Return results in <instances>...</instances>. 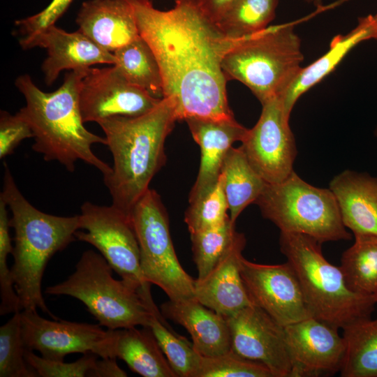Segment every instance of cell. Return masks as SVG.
Instances as JSON below:
<instances>
[{
  "label": "cell",
  "mask_w": 377,
  "mask_h": 377,
  "mask_svg": "<svg viewBox=\"0 0 377 377\" xmlns=\"http://www.w3.org/2000/svg\"><path fill=\"white\" fill-rule=\"evenodd\" d=\"M33 138L28 122L18 113L15 115L1 110L0 115V158L12 154L20 142Z\"/></svg>",
  "instance_id": "cell-38"
},
{
  "label": "cell",
  "mask_w": 377,
  "mask_h": 377,
  "mask_svg": "<svg viewBox=\"0 0 377 377\" xmlns=\"http://www.w3.org/2000/svg\"><path fill=\"white\" fill-rule=\"evenodd\" d=\"M174 101L163 98L151 111L138 117H112L99 121L112 153V172L103 176L112 204L131 215L165 164V142L177 121Z\"/></svg>",
  "instance_id": "cell-2"
},
{
  "label": "cell",
  "mask_w": 377,
  "mask_h": 377,
  "mask_svg": "<svg viewBox=\"0 0 377 377\" xmlns=\"http://www.w3.org/2000/svg\"><path fill=\"white\" fill-rule=\"evenodd\" d=\"M73 0H52L40 12L28 17L18 20L15 25L21 34L19 43L23 49H27L29 43L37 36L55 22L66 12Z\"/></svg>",
  "instance_id": "cell-37"
},
{
  "label": "cell",
  "mask_w": 377,
  "mask_h": 377,
  "mask_svg": "<svg viewBox=\"0 0 377 377\" xmlns=\"http://www.w3.org/2000/svg\"><path fill=\"white\" fill-rule=\"evenodd\" d=\"M131 218L145 280L161 288L170 300L195 297V279L179 263L170 232L168 213L159 194L149 188L133 208Z\"/></svg>",
  "instance_id": "cell-9"
},
{
  "label": "cell",
  "mask_w": 377,
  "mask_h": 377,
  "mask_svg": "<svg viewBox=\"0 0 377 377\" xmlns=\"http://www.w3.org/2000/svg\"><path fill=\"white\" fill-rule=\"evenodd\" d=\"M256 125L241 142L249 163L267 184L282 182L294 170L295 137L280 98L262 105Z\"/></svg>",
  "instance_id": "cell-11"
},
{
  "label": "cell",
  "mask_w": 377,
  "mask_h": 377,
  "mask_svg": "<svg viewBox=\"0 0 377 377\" xmlns=\"http://www.w3.org/2000/svg\"><path fill=\"white\" fill-rule=\"evenodd\" d=\"M79 214L77 240L94 246L124 281L136 288L146 281L140 266V253L131 215L114 206L98 205L86 201Z\"/></svg>",
  "instance_id": "cell-10"
},
{
  "label": "cell",
  "mask_w": 377,
  "mask_h": 377,
  "mask_svg": "<svg viewBox=\"0 0 377 377\" xmlns=\"http://www.w3.org/2000/svg\"><path fill=\"white\" fill-rule=\"evenodd\" d=\"M46 49L47 57L42 64L46 84H52L64 70L86 71L98 64H114L108 52L77 30L67 32L54 25L46 29L29 43L27 49Z\"/></svg>",
  "instance_id": "cell-18"
},
{
  "label": "cell",
  "mask_w": 377,
  "mask_h": 377,
  "mask_svg": "<svg viewBox=\"0 0 377 377\" xmlns=\"http://www.w3.org/2000/svg\"><path fill=\"white\" fill-rule=\"evenodd\" d=\"M329 188L346 228L354 235L377 236V177L346 170L333 177Z\"/></svg>",
  "instance_id": "cell-22"
},
{
  "label": "cell",
  "mask_w": 377,
  "mask_h": 377,
  "mask_svg": "<svg viewBox=\"0 0 377 377\" xmlns=\"http://www.w3.org/2000/svg\"><path fill=\"white\" fill-rule=\"evenodd\" d=\"M370 39H374L372 15L360 18L357 26L348 34L335 36L328 51L309 66L303 67L281 98L286 115L290 117L299 98L334 71L353 48Z\"/></svg>",
  "instance_id": "cell-24"
},
{
  "label": "cell",
  "mask_w": 377,
  "mask_h": 377,
  "mask_svg": "<svg viewBox=\"0 0 377 377\" xmlns=\"http://www.w3.org/2000/svg\"><path fill=\"white\" fill-rule=\"evenodd\" d=\"M200 149V163L188 202L198 198L218 181L224 158L235 142H242L248 130L234 117L188 118L185 120Z\"/></svg>",
  "instance_id": "cell-19"
},
{
  "label": "cell",
  "mask_w": 377,
  "mask_h": 377,
  "mask_svg": "<svg viewBox=\"0 0 377 377\" xmlns=\"http://www.w3.org/2000/svg\"><path fill=\"white\" fill-rule=\"evenodd\" d=\"M237 0H198L204 13L216 24L230 9Z\"/></svg>",
  "instance_id": "cell-39"
},
{
  "label": "cell",
  "mask_w": 377,
  "mask_h": 377,
  "mask_svg": "<svg viewBox=\"0 0 377 377\" xmlns=\"http://www.w3.org/2000/svg\"><path fill=\"white\" fill-rule=\"evenodd\" d=\"M76 23L80 31L110 52L140 36L133 8L127 0L84 1Z\"/></svg>",
  "instance_id": "cell-20"
},
{
  "label": "cell",
  "mask_w": 377,
  "mask_h": 377,
  "mask_svg": "<svg viewBox=\"0 0 377 377\" xmlns=\"http://www.w3.org/2000/svg\"><path fill=\"white\" fill-rule=\"evenodd\" d=\"M240 274L252 304L280 325L285 327L312 317L298 279L288 262L260 264L242 256Z\"/></svg>",
  "instance_id": "cell-14"
},
{
  "label": "cell",
  "mask_w": 377,
  "mask_h": 377,
  "mask_svg": "<svg viewBox=\"0 0 377 377\" xmlns=\"http://www.w3.org/2000/svg\"><path fill=\"white\" fill-rule=\"evenodd\" d=\"M346 352L342 377H377V318L357 320L343 328Z\"/></svg>",
  "instance_id": "cell-26"
},
{
  "label": "cell",
  "mask_w": 377,
  "mask_h": 377,
  "mask_svg": "<svg viewBox=\"0 0 377 377\" xmlns=\"http://www.w3.org/2000/svg\"><path fill=\"white\" fill-rule=\"evenodd\" d=\"M374 298L377 303V292L374 295Z\"/></svg>",
  "instance_id": "cell-43"
},
{
  "label": "cell",
  "mask_w": 377,
  "mask_h": 377,
  "mask_svg": "<svg viewBox=\"0 0 377 377\" xmlns=\"http://www.w3.org/2000/svg\"><path fill=\"white\" fill-rule=\"evenodd\" d=\"M226 319L230 334L231 350L263 364L274 377H290L292 366L283 325L254 304Z\"/></svg>",
  "instance_id": "cell-15"
},
{
  "label": "cell",
  "mask_w": 377,
  "mask_h": 377,
  "mask_svg": "<svg viewBox=\"0 0 377 377\" xmlns=\"http://www.w3.org/2000/svg\"><path fill=\"white\" fill-rule=\"evenodd\" d=\"M149 327L176 376L194 377L202 356L193 343L168 325L158 307L153 312Z\"/></svg>",
  "instance_id": "cell-29"
},
{
  "label": "cell",
  "mask_w": 377,
  "mask_h": 377,
  "mask_svg": "<svg viewBox=\"0 0 377 377\" xmlns=\"http://www.w3.org/2000/svg\"><path fill=\"white\" fill-rule=\"evenodd\" d=\"M245 245L244 235L236 232L213 269L204 278L195 279V298L225 318L253 304L240 274V260Z\"/></svg>",
  "instance_id": "cell-17"
},
{
  "label": "cell",
  "mask_w": 377,
  "mask_h": 377,
  "mask_svg": "<svg viewBox=\"0 0 377 377\" xmlns=\"http://www.w3.org/2000/svg\"><path fill=\"white\" fill-rule=\"evenodd\" d=\"M354 236L353 244L341 256L340 268L350 290L374 296L377 292V236Z\"/></svg>",
  "instance_id": "cell-28"
},
{
  "label": "cell",
  "mask_w": 377,
  "mask_h": 377,
  "mask_svg": "<svg viewBox=\"0 0 377 377\" xmlns=\"http://www.w3.org/2000/svg\"><path fill=\"white\" fill-rule=\"evenodd\" d=\"M278 0H237L217 24L228 36H248L268 27L275 16Z\"/></svg>",
  "instance_id": "cell-30"
},
{
  "label": "cell",
  "mask_w": 377,
  "mask_h": 377,
  "mask_svg": "<svg viewBox=\"0 0 377 377\" xmlns=\"http://www.w3.org/2000/svg\"><path fill=\"white\" fill-rule=\"evenodd\" d=\"M194 377H274L267 367L244 358L232 350L202 357Z\"/></svg>",
  "instance_id": "cell-34"
},
{
  "label": "cell",
  "mask_w": 377,
  "mask_h": 377,
  "mask_svg": "<svg viewBox=\"0 0 377 377\" xmlns=\"http://www.w3.org/2000/svg\"><path fill=\"white\" fill-rule=\"evenodd\" d=\"M20 320L25 348L39 352L45 359L64 361L68 354L86 353L107 357L110 332L99 324L50 320L41 317L37 310H23Z\"/></svg>",
  "instance_id": "cell-12"
},
{
  "label": "cell",
  "mask_w": 377,
  "mask_h": 377,
  "mask_svg": "<svg viewBox=\"0 0 377 377\" xmlns=\"http://www.w3.org/2000/svg\"><path fill=\"white\" fill-rule=\"evenodd\" d=\"M236 230L229 218L223 223L191 234L197 279L204 278L216 265L232 242Z\"/></svg>",
  "instance_id": "cell-31"
},
{
  "label": "cell",
  "mask_w": 377,
  "mask_h": 377,
  "mask_svg": "<svg viewBox=\"0 0 377 377\" xmlns=\"http://www.w3.org/2000/svg\"><path fill=\"white\" fill-rule=\"evenodd\" d=\"M223 190V179L220 174L216 183L205 193L189 202L184 221L190 234L218 226L230 216Z\"/></svg>",
  "instance_id": "cell-32"
},
{
  "label": "cell",
  "mask_w": 377,
  "mask_h": 377,
  "mask_svg": "<svg viewBox=\"0 0 377 377\" xmlns=\"http://www.w3.org/2000/svg\"><path fill=\"white\" fill-rule=\"evenodd\" d=\"M10 218L8 212H0V315L22 311L21 304L15 289L11 269L7 259L13 246L10 235Z\"/></svg>",
  "instance_id": "cell-35"
},
{
  "label": "cell",
  "mask_w": 377,
  "mask_h": 377,
  "mask_svg": "<svg viewBox=\"0 0 377 377\" xmlns=\"http://www.w3.org/2000/svg\"><path fill=\"white\" fill-rule=\"evenodd\" d=\"M161 312L165 318L187 330L194 348L202 356H216L230 350V334L226 318L195 297L169 300L161 304Z\"/></svg>",
  "instance_id": "cell-21"
},
{
  "label": "cell",
  "mask_w": 377,
  "mask_h": 377,
  "mask_svg": "<svg viewBox=\"0 0 377 377\" xmlns=\"http://www.w3.org/2000/svg\"><path fill=\"white\" fill-rule=\"evenodd\" d=\"M308 3L313 4L316 7H320L323 5V0H306Z\"/></svg>",
  "instance_id": "cell-42"
},
{
  "label": "cell",
  "mask_w": 377,
  "mask_h": 377,
  "mask_svg": "<svg viewBox=\"0 0 377 377\" xmlns=\"http://www.w3.org/2000/svg\"><path fill=\"white\" fill-rule=\"evenodd\" d=\"M221 175L230 219L235 223L242 211L256 202L267 183L251 165L241 147L229 149Z\"/></svg>",
  "instance_id": "cell-25"
},
{
  "label": "cell",
  "mask_w": 377,
  "mask_h": 377,
  "mask_svg": "<svg viewBox=\"0 0 377 377\" xmlns=\"http://www.w3.org/2000/svg\"><path fill=\"white\" fill-rule=\"evenodd\" d=\"M374 135H375L376 137H377V126H376V128L374 130Z\"/></svg>",
  "instance_id": "cell-44"
},
{
  "label": "cell",
  "mask_w": 377,
  "mask_h": 377,
  "mask_svg": "<svg viewBox=\"0 0 377 377\" xmlns=\"http://www.w3.org/2000/svg\"><path fill=\"white\" fill-rule=\"evenodd\" d=\"M0 198L12 214L10 226L14 230L15 244L10 269L22 311L38 309L57 320L43 297V276L50 259L76 239L79 215L55 216L34 207L19 190L6 163Z\"/></svg>",
  "instance_id": "cell-4"
},
{
  "label": "cell",
  "mask_w": 377,
  "mask_h": 377,
  "mask_svg": "<svg viewBox=\"0 0 377 377\" xmlns=\"http://www.w3.org/2000/svg\"><path fill=\"white\" fill-rule=\"evenodd\" d=\"M320 244L309 235L280 232L281 252L298 279L311 316L338 329L370 318L376 304L374 296L350 290L340 267L323 255Z\"/></svg>",
  "instance_id": "cell-5"
},
{
  "label": "cell",
  "mask_w": 377,
  "mask_h": 377,
  "mask_svg": "<svg viewBox=\"0 0 377 377\" xmlns=\"http://www.w3.org/2000/svg\"><path fill=\"white\" fill-rule=\"evenodd\" d=\"M284 329L290 377L330 376L340 371L346 346L338 328L310 317Z\"/></svg>",
  "instance_id": "cell-16"
},
{
  "label": "cell",
  "mask_w": 377,
  "mask_h": 377,
  "mask_svg": "<svg viewBox=\"0 0 377 377\" xmlns=\"http://www.w3.org/2000/svg\"><path fill=\"white\" fill-rule=\"evenodd\" d=\"M161 99L129 82L114 65L88 68L79 94L84 123L117 116L138 117L151 111Z\"/></svg>",
  "instance_id": "cell-13"
},
{
  "label": "cell",
  "mask_w": 377,
  "mask_h": 377,
  "mask_svg": "<svg viewBox=\"0 0 377 377\" xmlns=\"http://www.w3.org/2000/svg\"><path fill=\"white\" fill-rule=\"evenodd\" d=\"M126 373L121 369L115 358L105 357L97 360L91 377H125Z\"/></svg>",
  "instance_id": "cell-40"
},
{
  "label": "cell",
  "mask_w": 377,
  "mask_h": 377,
  "mask_svg": "<svg viewBox=\"0 0 377 377\" xmlns=\"http://www.w3.org/2000/svg\"><path fill=\"white\" fill-rule=\"evenodd\" d=\"M20 312L0 327V377H36L27 364L21 332Z\"/></svg>",
  "instance_id": "cell-33"
},
{
  "label": "cell",
  "mask_w": 377,
  "mask_h": 377,
  "mask_svg": "<svg viewBox=\"0 0 377 377\" xmlns=\"http://www.w3.org/2000/svg\"><path fill=\"white\" fill-rule=\"evenodd\" d=\"M303 60L301 40L294 24L286 23L243 37L225 55L222 68L228 80L243 83L263 105L282 98Z\"/></svg>",
  "instance_id": "cell-7"
},
{
  "label": "cell",
  "mask_w": 377,
  "mask_h": 377,
  "mask_svg": "<svg viewBox=\"0 0 377 377\" xmlns=\"http://www.w3.org/2000/svg\"><path fill=\"white\" fill-rule=\"evenodd\" d=\"M86 71L68 72L60 87L52 92L40 90L29 75H20L15 84L26 105L18 113L33 131V150L46 161H58L73 172L75 163L81 160L105 176L112 172V167L97 157L91 147L96 143L106 145V139L84 127L80 109V89Z\"/></svg>",
  "instance_id": "cell-3"
},
{
  "label": "cell",
  "mask_w": 377,
  "mask_h": 377,
  "mask_svg": "<svg viewBox=\"0 0 377 377\" xmlns=\"http://www.w3.org/2000/svg\"><path fill=\"white\" fill-rule=\"evenodd\" d=\"M98 357L95 353H86L73 362H65L39 357L27 349L24 353L27 364L41 377H91Z\"/></svg>",
  "instance_id": "cell-36"
},
{
  "label": "cell",
  "mask_w": 377,
  "mask_h": 377,
  "mask_svg": "<svg viewBox=\"0 0 377 377\" xmlns=\"http://www.w3.org/2000/svg\"><path fill=\"white\" fill-rule=\"evenodd\" d=\"M110 331L108 357L122 360L143 377H177L149 327Z\"/></svg>",
  "instance_id": "cell-23"
},
{
  "label": "cell",
  "mask_w": 377,
  "mask_h": 377,
  "mask_svg": "<svg viewBox=\"0 0 377 377\" xmlns=\"http://www.w3.org/2000/svg\"><path fill=\"white\" fill-rule=\"evenodd\" d=\"M127 1L140 36L156 56L163 98L174 101L177 119L234 117L222 62L243 37L226 35L204 13L198 0H175L174 7L165 11L149 0Z\"/></svg>",
  "instance_id": "cell-1"
},
{
  "label": "cell",
  "mask_w": 377,
  "mask_h": 377,
  "mask_svg": "<svg viewBox=\"0 0 377 377\" xmlns=\"http://www.w3.org/2000/svg\"><path fill=\"white\" fill-rule=\"evenodd\" d=\"M119 71L131 84L156 98H163L161 69L151 48L140 36L112 52Z\"/></svg>",
  "instance_id": "cell-27"
},
{
  "label": "cell",
  "mask_w": 377,
  "mask_h": 377,
  "mask_svg": "<svg viewBox=\"0 0 377 377\" xmlns=\"http://www.w3.org/2000/svg\"><path fill=\"white\" fill-rule=\"evenodd\" d=\"M374 27V39L377 40V13L372 15Z\"/></svg>",
  "instance_id": "cell-41"
},
{
  "label": "cell",
  "mask_w": 377,
  "mask_h": 377,
  "mask_svg": "<svg viewBox=\"0 0 377 377\" xmlns=\"http://www.w3.org/2000/svg\"><path fill=\"white\" fill-rule=\"evenodd\" d=\"M254 203L280 232L309 235L321 244L351 238L332 191L309 184L295 171L282 182L267 184Z\"/></svg>",
  "instance_id": "cell-8"
},
{
  "label": "cell",
  "mask_w": 377,
  "mask_h": 377,
  "mask_svg": "<svg viewBox=\"0 0 377 377\" xmlns=\"http://www.w3.org/2000/svg\"><path fill=\"white\" fill-rule=\"evenodd\" d=\"M112 268L100 253H82L75 269L65 281L47 287L51 295H67L81 301L107 330L149 327L157 308L148 284L136 288L112 276Z\"/></svg>",
  "instance_id": "cell-6"
}]
</instances>
